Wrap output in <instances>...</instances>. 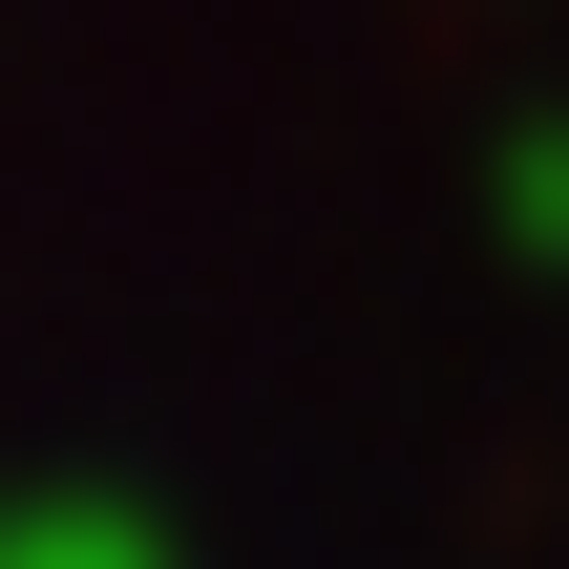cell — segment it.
Masks as SVG:
<instances>
[{"mask_svg":"<svg viewBox=\"0 0 569 569\" xmlns=\"http://www.w3.org/2000/svg\"><path fill=\"white\" fill-rule=\"evenodd\" d=\"M507 253H528V274H569V127H528V148H507Z\"/></svg>","mask_w":569,"mask_h":569,"instance_id":"obj_1","label":"cell"}]
</instances>
